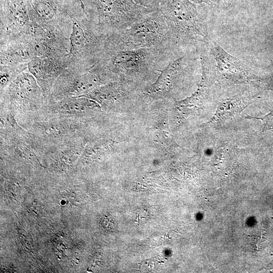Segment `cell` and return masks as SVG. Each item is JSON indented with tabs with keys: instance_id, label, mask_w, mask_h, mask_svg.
Instances as JSON below:
<instances>
[{
	"instance_id": "8fae6325",
	"label": "cell",
	"mask_w": 273,
	"mask_h": 273,
	"mask_svg": "<svg viewBox=\"0 0 273 273\" xmlns=\"http://www.w3.org/2000/svg\"><path fill=\"white\" fill-rule=\"evenodd\" d=\"M210 52L219 71L224 76L233 80L242 81L254 78L250 75L242 62L229 54L216 42H211Z\"/></svg>"
},
{
	"instance_id": "9a60e30c",
	"label": "cell",
	"mask_w": 273,
	"mask_h": 273,
	"mask_svg": "<svg viewBox=\"0 0 273 273\" xmlns=\"http://www.w3.org/2000/svg\"><path fill=\"white\" fill-rule=\"evenodd\" d=\"M30 211L32 215L34 217L37 216L39 213V206L38 204L33 202L30 207Z\"/></svg>"
},
{
	"instance_id": "ba28073f",
	"label": "cell",
	"mask_w": 273,
	"mask_h": 273,
	"mask_svg": "<svg viewBox=\"0 0 273 273\" xmlns=\"http://www.w3.org/2000/svg\"><path fill=\"white\" fill-rule=\"evenodd\" d=\"M26 70L18 74L4 88L10 101L20 107L33 106L44 96L35 77Z\"/></svg>"
},
{
	"instance_id": "9c48e42d",
	"label": "cell",
	"mask_w": 273,
	"mask_h": 273,
	"mask_svg": "<svg viewBox=\"0 0 273 273\" xmlns=\"http://www.w3.org/2000/svg\"><path fill=\"white\" fill-rule=\"evenodd\" d=\"M69 65L67 56L34 58L28 63L27 69L35 77L46 96L51 94L55 81Z\"/></svg>"
},
{
	"instance_id": "277c9868",
	"label": "cell",
	"mask_w": 273,
	"mask_h": 273,
	"mask_svg": "<svg viewBox=\"0 0 273 273\" xmlns=\"http://www.w3.org/2000/svg\"><path fill=\"white\" fill-rule=\"evenodd\" d=\"M159 6L179 48L190 49L209 41L204 19L190 1L161 0Z\"/></svg>"
},
{
	"instance_id": "6da1fadb",
	"label": "cell",
	"mask_w": 273,
	"mask_h": 273,
	"mask_svg": "<svg viewBox=\"0 0 273 273\" xmlns=\"http://www.w3.org/2000/svg\"><path fill=\"white\" fill-rule=\"evenodd\" d=\"M180 49L106 47L99 61L92 67L100 77L136 79L152 78L181 53Z\"/></svg>"
},
{
	"instance_id": "30bf717a",
	"label": "cell",
	"mask_w": 273,
	"mask_h": 273,
	"mask_svg": "<svg viewBox=\"0 0 273 273\" xmlns=\"http://www.w3.org/2000/svg\"><path fill=\"white\" fill-rule=\"evenodd\" d=\"M1 31L20 34L29 22L26 0H1Z\"/></svg>"
},
{
	"instance_id": "3957f363",
	"label": "cell",
	"mask_w": 273,
	"mask_h": 273,
	"mask_svg": "<svg viewBox=\"0 0 273 273\" xmlns=\"http://www.w3.org/2000/svg\"><path fill=\"white\" fill-rule=\"evenodd\" d=\"M87 18L103 35L124 30L155 9L133 0H81Z\"/></svg>"
},
{
	"instance_id": "8992f818",
	"label": "cell",
	"mask_w": 273,
	"mask_h": 273,
	"mask_svg": "<svg viewBox=\"0 0 273 273\" xmlns=\"http://www.w3.org/2000/svg\"><path fill=\"white\" fill-rule=\"evenodd\" d=\"M107 37L102 34L86 16L73 20L67 55L69 66L91 68L104 52Z\"/></svg>"
},
{
	"instance_id": "5b68a950",
	"label": "cell",
	"mask_w": 273,
	"mask_h": 273,
	"mask_svg": "<svg viewBox=\"0 0 273 273\" xmlns=\"http://www.w3.org/2000/svg\"><path fill=\"white\" fill-rule=\"evenodd\" d=\"M29 22L70 39L72 20L86 16L81 0H26Z\"/></svg>"
},
{
	"instance_id": "52a82bcc",
	"label": "cell",
	"mask_w": 273,
	"mask_h": 273,
	"mask_svg": "<svg viewBox=\"0 0 273 273\" xmlns=\"http://www.w3.org/2000/svg\"><path fill=\"white\" fill-rule=\"evenodd\" d=\"M99 77L91 69L69 66L55 81L51 93L61 100L84 96L99 84Z\"/></svg>"
},
{
	"instance_id": "4fadbf2b",
	"label": "cell",
	"mask_w": 273,
	"mask_h": 273,
	"mask_svg": "<svg viewBox=\"0 0 273 273\" xmlns=\"http://www.w3.org/2000/svg\"><path fill=\"white\" fill-rule=\"evenodd\" d=\"M237 0H202V3H205L210 6L217 8H226L234 4Z\"/></svg>"
},
{
	"instance_id": "7a4b0ae2",
	"label": "cell",
	"mask_w": 273,
	"mask_h": 273,
	"mask_svg": "<svg viewBox=\"0 0 273 273\" xmlns=\"http://www.w3.org/2000/svg\"><path fill=\"white\" fill-rule=\"evenodd\" d=\"M106 47L116 49L151 48L180 49L159 9L147 14L128 28L108 36Z\"/></svg>"
},
{
	"instance_id": "7c38bea8",
	"label": "cell",
	"mask_w": 273,
	"mask_h": 273,
	"mask_svg": "<svg viewBox=\"0 0 273 273\" xmlns=\"http://www.w3.org/2000/svg\"><path fill=\"white\" fill-rule=\"evenodd\" d=\"M79 156V149L72 148L62 153L54 162L55 167L59 169H66L70 166Z\"/></svg>"
},
{
	"instance_id": "5bb4252c",
	"label": "cell",
	"mask_w": 273,
	"mask_h": 273,
	"mask_svg": "<svg viewBox=\"0 0 273 273\" xmlns=\"http://www.w3.org/2000/svg\"><path fill=\"white\" fill-rule=\"evenodd\" d=\"M264 128L265 129L273 128V111L261 118Z\"/></svg>"
},
{
	"instance_id": "2e32d148",
	"label": "cell",
	"mask_w": 273,
	"mask_h": 273,
	"mask_svg": "<svg viewBox=\"0 0 273 273\" xmlns=\"http://www.w3.org/2000/svg\"><path fill=\"white\" fill-rule=\"evenodd\" d=\"M191 2H193L194 3H201V1L202 0H189Z\"/></svg>"
}]
</instances>
